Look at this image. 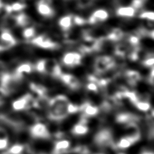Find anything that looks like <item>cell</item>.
Wrapping results in <instances>:
<instances>
[{
	"label": "cell",
	"instance_id": "cell-17",
	"mask_svg": "<svg viewBox=\"0 0 154 154\" xmlns=\"http://www.w3.org/2000/svg\"><path fill=\"white\" fill-rule=\"evenodd\" d=\"M16 24L20 27H26L31 23V19L26 14L20 13L18 16H15Z\"/></svg>",
	"mask_w": 154,
	"mask_h": 154
},
{
	"label": "cell",
	"instance_id": "cell-13",
	"mask_svg": "<svg viewBox=\"0 0 154 154\" xmlns=\"http://www.w3.org/2000/svg\"><path fill=\"white\" fill-rule=\"evenodd\" d=\"M72 16L66 15L62 17L58 21V24L62 30L68 31L72 26Z\"/></svg>",
	"mask_w": 154,
	"mask_h": 154
},
{
	"label": "cell",
	"instance_id": "cell-18",
	"mask_svg": "<svg viewBox=\"0 0 154 154\" xmlns=\"http://www.w3.org/2000/svg\"><path fill=\"white\" fill-rule=\"evenodd\" d=\"M0 40L5 42H16L15 38L14 37L12 34L7 29L4 30L0 35Z\"/></svg>",
	"mask_w": 154,
	"mask_h": 154
},
{
	"label": "cell",
	"instance_id": "cell-24",
	"mask_svg": "<svg viewBox=\"0 0 154 154\" xmlns=\"http://www.w3.org/2000/svg\"><path fill=\"white\" fill-rule=\"evenodd\" d=\"M72 21L74 23L77 24V25H83V24L87 23L86 20H85L83 18L79 16H72Z\"/></svg>",
	"mask_w": 154,
	"mask_h": 154
},
{
	"label": "cell",
	"instance_id": "cell-27",
	"mask_svg": "<svg viewBox=\"0 0 154 154\" xmlns=\"http://www.w3.org/2000/svg\"><path fill=\"white\" fill-rule=\"evenodd\" d=\"M9 134L5 128L0 126V139H8Z\"/></svg>",
	"mask_w": 154,
	"mask_h": 154
},
{
	"label": "cell",
	"instance_id": "cell-16",
	"mask_svg": "<svg viewBox=\"0 0 154 154\" xmlns=\"http://www.w3.org/2000/svg\"><path fill=\"white\" fill-rule=\"evenodd\" d=\"M133 106L138 111L143 112L149 111V110L152 109V104H151L150 101L145 100H138L134 103Z\"/></svg>",
	"mask_w": 154,
	"mask_h": 154
},
{
	"label": "cell",
	"instance_id": "cell-5",
	"mask_svg": "<svg viewBox=\"0 0 154 154\" xmlns=\"http://www.w3.org/2000/svg\"><path fill=\"white\" fill-rule=\"evenodd\" d=\"M82 54L76 52H69L62 57L63 65L68 68H74L81 65L82 63Z\"/></svg>",
	"mask_w": 154,
	"mask_h": 154
},
{
	"label": "cell",
	"instance_id": "cell-1",
	"mask_svg": "<svg viewBox=\"0 0 154 154\" xmlns=\"http://www.w3.org/2000/svg\"><path fill=\"white\" fill-rule=\"evenodd\" d=\"M70 101L68 97L64 95H58L49 100L47 110V117L49 120L60 122L69 114L68 113V105Z\"/></svg>",
	"mask_w": 154,
	"mask_h": 154
},
{
	"label": "cell",
	"instance_id": "cell-12",
	"mask_svg": "<svg viewBox=\"0 0 154 154\" xmlns=\"http://www.w3.org/2000/svg\"><path fill=\"white\" fill-rule=\"evenodd\" d=\"M135 13L136 10L132 6L120 7L118 8L116 10L117 15L121 16V17L132 18L135 15Z\"/></svg>",
	"mask_w": 154,
	"mask_h": 154
},
{
	"label": "cell",
	"instance_id": "cell-2",
	"mask_svg": "<svg viewBox=\"0 0 154 154\" xmlns=\"http://www.w3.org/2000/svg\"><path fill=\"white\" fill-rule=\"evenodd\" d=\"M116 67V66L113 58L109 56H100L96 58L93 64L94 74L100 76Z\"/></svg>",
	"mask_w": 154,
	"mask_h": 154
},
{
	"label": "cell",
	"instance_id": "cell-19",
	"mask_svg": "<svg viewBox=\"0 0 154 154\" xmlns=\"http://www.w3.org/2000/svg\"><path fill=\"white\" fill-rule=\"evenodd\" d=\"M142 65L146 68H152L153 67L154 64V59L153 56V54H148L147 56L141 61Z\"/></svg>",
	"mask_w": 154,
	"mask_h": 154
},
{
	"label": "cell",
	"instance_id": "cell-30",
	"mask_svg": "<svg viewBox=\"0 0 154 154\" xmlns=\"http://www.w3.org/2000/svg\"><path fill=\"white\" fill-rule=\"evenodd\" d=\"M139 154H153V151L145 149V150H143Z\"/></svg>",
	"mask_w": 154,
	"mask_h": 154
},
{
	"label": "cell",
	"instance_id": "cell-31",
	"mask_svg": "<svg viewBox=\"0 0 154 154\" xmlns=\"http://www.w3.org/2000/svg\"><path fill=\"white\" fill-rule=\"evenodd\" d=\"M2 7H3V4H2V3L1 2V0H0V8H2Z\"/></svg>",
	"mask_w": 154,
	"mask_h": 154
},
{
	"label": "cell",
	"instance_id": "cell-3",
	"mask_svg": "<svg viewBox=\"0 0 154 154\" xmlns=\"http://www.w3.org/2000/svg\"><path fill=\"white\" fill-rule=\"evenodd\" d=\"M32 139H51L45 124L38 122L29 128Z\"/></svg>",
	"mask_w": 154,
	"mask_h": 154
},
{
	"label": "cell",
	"instance_id": "cell-22",
	"mask_svg": "<svg viewBox=\"0 0 154 154\" xmlns=\"http://www.w3.org/2000/svg\"><path fill=\"white\" fill-rule=\"evenodd\" d=\"M11 12H20V11L24 10L26 8V5L23 3L16 2L12 5H10Z\"/></svg>",
	"mask_w": 154,
	"mask_h": 154
},
{
	"label": "cell",
	"instance_id": "cell-14",
	"mask_svg": "<svg viewBox=\"0 0 154 154\" xmlns=\"http://www.w3.org/2000/svg\"><path fill=\"white\" fill-rule=\"evenodd\" d=\"M124 35H125V34H124L122 29H120L119 28H115L113 30H112V31L107 35L105 39L116 42V41H120V40H122Z\"/></svg>",
	"mask_w": 154,
	"mask_h": 154
},
{
	"label": "cell",
	"instance_id": "cell-6",
	"mask_svg": "<svg viewBox=\"0 0 154 154\" xmlns=\"http://www.w3.org/2000/svg\"><path fill=\"white\" fill-rule=\"evenodd\" d=\"M31 43L38 47L49 50H54L58 47V44L46 35H41L33 38L31 40Z\"/></svg>",
	"mask_w": 154,
	"mask_h": 154
},
{
	"label": "cell",
	"instance_id": "cell-7",
	"mask_svg": "<svg viewBox=\"0 0 154 154\" xmlns=\"http://www.w3.org/2000/svg\"><path fill=\"white\" fill-rule=\"evenodd\" d=\"M51 5V0H39L37 2V9L41 16L46 18H51L54 15V10Z\"/></svg>",
	"mask_w": 154,
	"mask_h": 154
},
{
	"label": "cell",
	"instance_id": "cell-10",
	"mask_svg": "<svg viewBox=\"0 0 154 154\" xmlns=\"http://www.w3.org/2000/svg\"><path fill=\"white\" fill-rule=\"evenodd\" d=\"M109 17V14L106 10L103 9H99L93 12L89 19L90 24H97L100 22L106 21Z\"/></svg>",
	"mask_w": 154,
	"mask_h": 154
},
{
	"label": "cell",
	"instance_id": "cell-28",
	"mask_svg": "<svg viewBox=\"0 0 154 154\" xmlns=\"http://www.w3.org/2000/svg\"><path fill=\"white\" fill-rule=\"evenodd\" d=\"M9 145L8 139H0V150H5Z\"/></svg>",
	"mask_w": 154,
	"mask_h": 154
},
{
	"label": "cell",
	"instance_id": "cell-15",
	"mask_svg": "<svg viewBox=\"0 0 154 154\" xmlns=\"http://www.w3.org/2000/svg\"><path fill=\"white\" fill-rule=\"evenodd\" d=\"M133 145H134L133 142L130 139L126 136H122L116 143V147L118 150H124L130 148V147Z\"/></svg>",
	"mask_w": 154,
	"mask_h": 154
},
{
	"label": "cell",
	"instance_id": "cell-4",
	"mask_svg": "<svg viewBox=\"0 0 154 154\" xmlns=\"http://www.w3.org/2000/svg\"><path fill=\"white\" fill-rule=\"evenodd\" d=\"M59 80L70 91H76L82 88L81 81L73 74L62 73L60 76Z\"/></svg>",
	"mask_w": 154,
	"mask_h": 154
},
{
	"label": "cell",
	"instance_id": "cell-29",
	"mask_svg": "<svg viewBox=\"0 0 154 154\" xmlns=\"http://www.w3.org/2000/svg\"><path fill=\"white\" fill-rule=\"evenodd\" d=\"M7 96L5 95L4 91H3V90L0 88V107L2 106L3 104H4V101H5L4 99Z\"/></svg>",
	"mask_w": 154,
	"mask_h": 154
},
{
	"label": "cell",
	"instance_id": "cell-11",
	"mask_svg": "<svg viewBox=\"0 0 154 154\" xmlns=\"http://www.w3.org/2000/svg\"><path fill=\"white\" fill-rule=\"evenodd\" d=\"M89 131V128L84 123L77 122L72 126L70 133H72L74 136H82L87 135Z\"/></svg>",
	"mask_w": 154,
	"mask_h": 154
},
{
	"label": "cell",
	"instance_id": "cell-8",
	"mask_svg": "<svg viewBox=\"0 0 154 154\" xmlns=\"http://www.w3.org/2000/svg\"><path fill=\"white\" fill-rule=\"evenodd\" d=\"M34 71V65L30 63H24L19 65L13 72V74L17 78L24 79Z\"/></svg>",
	"mask_w": 154,
	"mask_h": 154
},
{
	"label": "cell",
	"instance_id": "cell-32",
	"mask_svg": "<svg viewBox=\"0 0 154 154\" xmlns=\"http://www.w3.org/2000/svg\"><path fill=\"white\" fill-rule=\"evenodd\" d=\"M93 154H103V153H93Z\"/></svg>",
	"mask_w": 154,
	"mask_h": 154
},
{
	"label": "cell",
	"instance_id": "cell-21",
	"mask_svg": "<svg viewBox=\"0 0 154 154\" xmlns=\"http://www.w3.org/2000/svg\"><path fill=\"white\" fill-rule=\"evenodd\" d=\"M35 33H36V31H35V29L33 27H27L25 29H24L23 35L24 38H25L26 40H30L35 36Z\"/></svg>",
	"mask_w": 154,
	"mask_h": 154
},
{
	"label": "cell",
	"instance_id": "cell-20",
	"mask_svg": "<svg viewBox=\"0 0 154 154\" xmlns=\"http://www.w3.org/2000/svg\"><path fill=\"white\" fill-rule=\"evenodd\" d=\"M85 90L88 92H100V88H99L98 85L93 82H87V84H85Z\"/></svg>",
	"mask_w": 154,
	"mask_h": 154
},
{
	"label": "cell",
	"instance_id": "cell-26",
	"mask_svg": "<svg viewBox=\"0 0 154 154\" xmlns=\"http://www.w3.org/2000/svg\"><path fill=\"white\" fill-rule=\"evenodd\" d=\"M144 2L143 0H133L132 2V7H133L134 9H140L143 6Z\"/></svg>",
	"mask_w": 154,
	"mask_h": 154
},
{
	"label": "cell",
	"instance_id": "cell-23",
	"mask_svg": "<svg viewBox=\"0 0 154 154\" xmlns=\"http://www.w3.org/2000/svg\"><path fill=\"white\" fill-rule=\"evenodd\" d=\"M139 18L141 19H146L147 21H153L154 13L152 11H145L139 14Z\"/></svg>",
	"mask_w": 154,
	"mask_h": 154
},
{
	"label": "cell",
	"instance_id": "cell-9",
	"mask_svg": "<svg viewBox=\"0 0 154 154\" xmlns=\"http://www.w3.org/2000/svg\"><path fill=\"white\" fill-rule=\"evenodd\" d=\"M124 77L126 81V83L129 87L134 88L139 83L140 81L142 80V77L141 73L138 71L134 69H128L123 73Z\"/></svg>",
	"mask_w": 154,
	"mask_h": 154
},
{
	"label": "cell",
	"instance_id": "cell-25",
	"mask_svg": "<svg viewBox=\"0 0 154 154\" xmlns=\"http://www.w3.org/2000/svg\"><path fill=\"white\" fill-rule=\"evenodd\" d=\"M93 0H78V5L80 8H85L92 4Z\"/></svg>",
	"mask_w": 154,
	"mask_h": 154
}]
</instances>
